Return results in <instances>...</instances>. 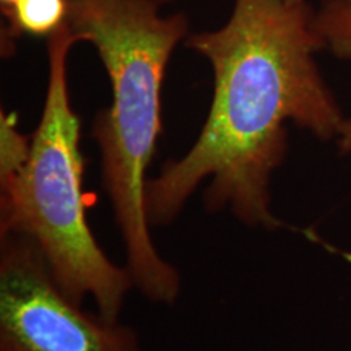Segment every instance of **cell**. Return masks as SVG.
<instances>
[{
  "mask_svg": "<svg viewBox=\"0 0 351 351\" xmlns=\"http://www.w3.org/2000/svg\"><path fill=\"white\" fill-rule=\"evenodd\" d=\"M280 2L288 3V5H301V3H307V0H280Z\"/></svg>",
  "mask_w": 351,
  "mask_h": 351,
  "instance_id": "obj_10",
  "label": "cell"
},
{
  "mask_svg": "<svg viewBox=\"0 0 351 351\" xmlns=\"http://www.w3.org/2000/svg\"><path fill=\"white\" fill-rule=\"evenodd\" d=\"M0 351H145L138 332L65 296L38 245L0 234Z\"/></svg>",
  "mask_w": 351,
  "mask_h": 351,
  "instance_id": "obj_4",
  "label": "cell"
},
{
  "mask_svg": "<svg viewBox=\"0 0 351 351\" xmlns=\"http://www.w3.org/2000/svg\"><path fill=\"white\" fill-rule=\"evenodd\" d=\"M313 19L307 3L234 0L225 25L189 34L186 47L212 69L213 96L192 147L148 178L145 208L152 228L174 223L207 182V212L228 210L247 228L313 236L288 226L271 208V179L287 158L288 122L328 142L346 119L315 62L324 49Z\"/></svg>",
  "mask_w": 351,
  "mask_h": 351,
  "instance_id": "obj_1",
  "label": "cell"
},
{
  "mask_svg": "<svg viewBox=\"0 0 351 351\" xmlns=\"http://www.w3.org/2000/svg\"><path fill=\"white\" fill-rule=\"evenodd\" d=\"M335 142L341 155H350L351 153V119L343 121V125H341L340 134Z\"/></svg>",
  "mask_w": 351,
  "mask_h": 351,
  "instance_id": "obj_8",
  "label": "cell"
},
{
  "mask_svg": "<svg viewBox=\"0 0 351 351\" xmlns=\"http://www.w3.org/2000/svg\"><path fill=\"white\" fill-rule=\"evenodd\" d=\"M16 2H19V0H0V7H2V12H5V10H8V8H12Z\"/></svg>",
  "mask_w": 351,
  "mask_h": 351,
  "instance_id": "obj_9",
  "label": "cell"
},
{
  "mask_svg": "<svg viewBox=\"0 0 351 351\" xmlns=\"http://www.w3.org/2000/svg\"><path fill=\"white\" fill-rule=\"evenodd\" d=\"M313 26L324 51L351 60V0H322Z\"/></svg>",
  "mask_w": 351,
  "mask_h": 351,
  "instance_id": "obj_6",
  "label": "cell"
},
{
  "mask_svg": "<svg viewBox=\"0 0 351 351\" xmlns=\"http://www.w3.org/2000/svg\"><path fill=\"white\" fill-rule=\"evenodd\" d=\"M158 3H161V5H168V3H173L176 0H156Z\"/></svg>",
  "mask_w": 351,
  "mask_h": 351,
  "instance_id": "obj_11",
  "label": "cell"
},
{
  "mask_svg": "<svg viewBox=\"0 0 351 351\" xmlns=\"http://www.w3.org/2000/svg\"><path fill=\"white\" fill-rule=\"evenodd\" d=\"M32 137L19 129L15 114L0 111V179L16 173L28 160Z\"/></svg>",
  "mask_w": 351,
  "mask_h": 351,
  "instance_id": "obj_7",
  "label": "cell"
},
{
  "mask_svg": "<svg viewBox=\"0 0 351 351\" xmlns=\"http://www.w3.org/2000/svg\"><path fill=\"white\" fill-rule=\"evenodd\" d=\"M156 0H69L67 25L106 70L111 104L96 112L91 138L134 288L155 304L173 306L181 274L153 243L145 208L147 173L163 134L161 95L169 60L187 39L184 12L165 15Z\"/></svg>",
  "mask_w": 351,
  "mask_h": 351,
  "instance_id": "obj_2",
  "label": "cell"
},
{
  "mask_svg": "<svg viewBox=\"0 0 351 351\" xmlns=\"http://www.w3.org/2000/svg\"><path fill=\"white\" fill-rule=\"evenodd\" d=\"M77 43L67 25L47 38L46 95L28 160L0 179V234L32 239L65 296L82 306L91 298L101 315L117 320L135 288L127 267L106 256L88 223L82 129L67 78Z\"/></svg>",
  "mask_w": 351,
  "mask_h": 351,
  "instance_id": "obj_3",
  "label": "cell"
},
{
  "mask_svg": "<svg viewBox=\"0 0 351 351\" xmlns=\"http://www.w3.org/2000/svg\"><path fill=\"white\" fill-rule=\"evenodd\" d=\"M8 21V36L49 38L67 23L69 0H19L2 12Z\"/></svg>",
  "mask_w": 351,
  "mask_h": 351,
  "instance_id": "obj_5",
  "label": "cell"
}]
</instances>
